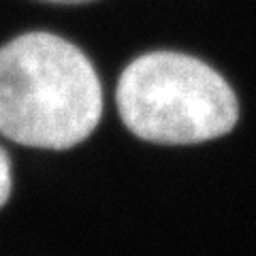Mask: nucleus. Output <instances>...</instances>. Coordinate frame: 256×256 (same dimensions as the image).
<instances>
[{
	"mask_svg": "<svg viewBox=\"0 0 256 256\" xmlns=\"http://www.w3.org/2000/svg\"><path fill=\"white\" fill-rule=\"evenodd\" d=\"M102 88L86 54L50 32L0 47V132L38 150H68L100 122Z\"/></svg>",
	"mask_w": 256,
	"mask_h": 256,
	"instance_id": "f257e3e1",
	"label": "nucleus"
},
{
	"mask_svg": "<svg viewBox=\"0 0 256 256\" xmlns=\"http://www.w3.org/2000/svg\"><path fill=\"white\" fill-rule=\"evenodd\" d=\"M11 164H9V158L2 150H0V207H2L11 196Z\"/></svg>",
	"mask_w": 256,
	"mask_h": 256,
	"instance_id": "7ed1b4c3",
	"label": "nucleus"
},
{
	"mask_svg": "<svg viewBox=\"0 0 256 256\" xmlns=\"http://www.w3.org/2000/svg\"><path fill=\"white\" fill-rule=\"evenodd\" d=\"M43 2H58V4H82V2H92V0H43Z\"/></svg>",
	"mask_w": 256,
	"mask_h": 256,
	"instance_id": "20e7f679",
	"label": "nucleus"
},
{
	"mask_svg": "<svg viewBox=\"0 0 256 256\" xmlns=\"http://www.w3.org/2000/svg\"><path fill=\"white\" fill-rule=\"evenodd\" d=\"M118 111L134 137L160 146L218 139L237 124L230 86L198 58L178 52L139 56L120 75Z\"/></svg>",
	"mask_w": 256,
	"mask_h": 256,
	"instance_id": "f03ea898",
	"label": "nucleus"
}]
</instances>
